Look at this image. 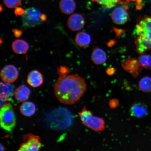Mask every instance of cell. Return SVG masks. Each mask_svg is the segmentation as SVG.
Here are the masks:
<instances>
[{
    "label": "cell",
    "mask_w": 151,
    "mask_h": 151,
    "mask_svg": "<svg viewBox=\"0 0 151 151\" xmlns=\"http://www.w3.org/2000/svg\"><path fill=\"white\" fill-rule=\"evenodd\" d=\"M115 70L114 68H109L107 69V74L109 76H112L114 74Z\"/></svg>",
    "instance_id": "cell-29"
},
{
    "label": "cell",
    "mask_w": 151,
    "mask_h": 151,
    "mask_svg": "<svg viewBox=\"0 0 151 151\" xmlns=\"http://www.w3.org/2000/svg\"><path fill=\"white\" fill-rule=\"evenodd\" d=\"M3 5H1V12L2 11H3Z\"/></svg>",
    "instance_id": "cell-33"
},
{
    "label": "cell",
    "mask_w": 151,
    "mask_h": 151,
    "mask_svg": "<svg viewBox=\"0 0 151 151\" xmlns=\"http://www.w3.org/2000/svg\"><path fill=\"white\" fill-rule=\"evenodd\" d=\"M122 65L125 70L136 78L140 74L143 68L139 64L138 60L135 58H129L124 60Z\"/></svg>",
    "instance_id": "cell-7"
},
{
    "label": "cell",
    "mask_w": 151,
    "mask_h": 151,
    "mask_svg": "<svg viewBox=\"0 0 151 151\" xmlns=\"http://www.w3.org/2000/svg\"><path fill=\"white\" fill-rule=\"evenodd\" d=\"M41 18L43 22H46L47 20V17L45 14H42Z\"/></svg>",
    "instance_id": "cell-30"
},
{
    "label": "cell",
    "mask_w": 151,
    "mask_h": 151,
    "mask_svg": "<svg viewBox=\"0 0 151 151\" xmlns=\"http://www.w3.org/2000/svg\"><path fill=\"white\" fill-rule=\"evenodd\" d=\"M23 143L20 145L19 151H37L42 147L40 137L29 133L24 134L22 137Z\"/></svg>",
    "instance_id": "cell-6"
},
{
    "label": "cell",
    "mask_w": 151,
    "mask_h": 151,
    "mask_svg": "<svg viewBox=\"0 0 151 151\" xmlns=\"http://www.w3.org/2000/svg\"><path fill=\"white\" fill-rule=\"evenodd\" d=\"M42 14L39 9L35 7H30L26 9L22 16L24 27L32 28L41 24L43 22L41 18Z\"/></svg>",
    "instance_id": "cell-5"
},
{
    "label": "cell",
    "mask_w": 151,
    "mask_h": 151,
    "mask_svg": "<svg viewBox=\"0 0 151 151\" xmlns=\"http://www.w3.org/2000/svg\"><path fill=\"white\" fill-rule=\"evenodd\" d=\"M86 89V81L78 75H63L55 84L54 93L60 102L71 105L80 100Z\"/></svg>",
    "instance_id": "cell-1"
},
{
    "label": "cell",
    "mask_w": 151,
    "mask_h": 151,
    "mask_svg": "<svg viewBox=\"0 0 151 151\" xmlns=\"http://www.w3.org/2000/svg\"><path fill=\"white\" fill-rule=\"evenodd\" d=\"M16 124V118L12 105L10 103L1 106L0 110V124L3 129L11 132Z\"/></svg>",
    "instance_id": "cell-4"
},
{
    "label": "cell",
    "mask_w": 151,
    "mask_h": 151,
    "mask_svg": "<svg viewBox=\"0 0 151 151\" xmlns=\"http://www.w3.org/2000/svg\"><path fill=\"white\" fill-rule=\"evenodd\" d=\"M12 47L15 53L18 54H26L29 48V45L26 41L19 39L12 43Z\"/></svg>",
    "instance_id": "cell-16"
},
{
    "label": "cell",
    "mask_w": 151,
    "mask_h": 151,
    "mask_svg": "<svg viewBox=\"0 0 151 151\" xmlns=\"http://www.w3.org/2000/svg\"><path fill=\"white\" fill-rule=\"evenodd\" d=\"M91 38L89 34L85 32H80L76 36L75 42L77 46L83 47L88 46L91 42Z\"/></svg>",
    "instance_id": "cell-18"
},
{
    "label": "cell",
    "mask_w": 151,
    "mask_h": 151,
    "mask_svg": "<svg viewBox=\"0 0 151 151\" xmlns=\"http://www.w3.org/2000/svg\"><path fill=\"white\" fill-rule=\"evenodd\" d=\"M14 93V87L10 83L4 82L1 83V102L9 101Z\"/></svg>",
    "instance_id": "cell-11"
},
{
    "label": "cell",
    "mask_w": 151,
    "mask_h": 151,
    "mask_svg": "<svg viewBox=\"0 0 151 151\" xmlns=\"http://www.w3.org/2000/svg\"><path fill=\"white\" fill-rule=\"evenodd\" d=\"M43 82V75L38 71L34 70L30 72L28 75V83L33 87L37 88L40 86Z\"/></svg>",
    "instance_id": "cell-13"
},
{
    "label": "cell",
    "mask_w": 151,
    "mask_h": 151,
    "mask_svg": "<svg viewBox=\"0 0 151 151\" xmlns=\"http://www.w3.org/2000/svg\"><path fill=\"white\" fill-rule=\"evenodd\" d=\"M19 73L15 66L7 65L3 68L1 72V77L4 82L12 83L18 79Z\"/></svg>",
    "instance_id": "cell-8"
},
{
    "label": "cell",
    "mask_w": 151,
    "mask_h": 151,
    "mask_svg": "<svg viewBox=\"0 0 151 151\" xmlns=\"http://www.w3.org/2000/svg\"><path fill=\"white\" fill-rule=\"evenodd\" d=\"M106 60L107 55L105 51L99 47H94L91 55L92 62L96 65H100L105 63Z\"/></svg>",
    "instance_id": "cell-14"
},
{
    "label": "cell",
    "mask_w": 151,
    "mask_h": 151,
    "mask_svg": "<svg viewBox=\"0 0 151 151\" xmlns=\"http://www.w3.org/2000/svg\"><path fill=\"white\" fill-rule=\"evenodd\" d=\"M4 3L9 8H16L21 3L22 0H3Z\"/></svg>",
    "instance_id": "cell-23"
},
{
    "label": "cell",
    "mask_w": 151,
    "mask_h": 151,
    "mask_svg": "<svg viewBox=\"0 0 151 151\" xmlns=\"http://www.w3.org/2000/svg\"><path fill=\"white\" fill-rule=\"evenodd\" d=\"M31 91L27 86L22 85L19 87L14 91V96L17 101L23 102L29 97Z\"/></svg>",
    "instance_id": "cell-15"
},
{
    "label": "cell",
    "mask_w": 151,
    "mask_h": 151,
    "mask_svg": "<svg viewBox=\"0 0 151 151\" xmlns=\"http://www.w3.org/2000/svg\"><path fill=\"white\" fill-rule=\"evenodd\" d=\"M127 9L124 6L119 7L115 9L111 14L113 22L118 24H123L128 21V14Z\"/></svg>",
    "instance_id": "cell-10"
},
{
    "label": "cell",
    "mask_w": 151,
    "mask_h": 151,
    "mask_svg": "<svg viewBox=\"0 0 151 151\" xmlns=\"http://www.w3.org/2000/svg\"><path fill=\"white\" fill-rule=\"evenodd\" d=\"M129 1H136L137 0H128Z\"/></svg>",
    "instance_id": "cell-34"
},
{
    "label": "cell",
    "mask_w": 151,
    "mask_h": 151,
    "mask_svg": "<svg viewBox=\"0 0 151 151\" xmlns=\"http://www.w3.org/2000/svg\"><path fill=\"white\" fill-rule=\"evenodd\" d=\"M119 101L117 99H111L109 101V106L112 109H114L118 106L119 105Z\"/></svg>",
    "instance_id": "cell-25"
},
{
    "label": "cell",
    "mask_w": 151,
    "mask_h": 151,
    "mask_svg": "<svg viewBox=\"0 0 151 151\" xmlns=\"http://www.w3.org/2000/svg\"><path fill=\"white\" fill-rule=\"evenodd\" d=\"M114 43L115 41L112 40L109 41V43L108 45L109 47L112 46L114 44Z\"/></svg>",
    "instance_id": "cell-31"
},
{
    "label": "cell",
    "mask_w": 151,
    "mask_h": 151,
    "mask_svg": "<svg viewBox=\"0 0 151 151\" xmlns=\"http://www.w3.org/2000/svg\"><path fill=\"white\" fill-rule=\"evenodd\" d=\"M59 8L63 14H72L76 8V4L74 0H61L59 3Z\"/></svg>",
    "instance_id": "cell-17"
},
{
    "label": "cell",
    "mask_w": 151,
    "mask_h": 151,
    "mask_svg": "<svg viewBox=\"0 0 151 151\" xmlns=\"http://www.w3.org/2000/svg\"><path fill=\"white\" fill-rule=\"evenodd\" d=\"M137 59L143 68L147 70L151 69V55H141Z\"/></svg>",
    "instance_id": "cell-22"
},
{
    "label": "cell",
    "mask_w": 151,
    "mask_h": 151,
    "mask_svg": "<svg viewBox=\"0 0 151 151\" xmlns=\"http://www.w3.org/2000/svg\"><path fill=\"white\" fill-rule=\"evenodd\" d=\"M78 114L82 124L90 129L95 132L102 131L105 129V122L103 119L94 116L86 107H83Z\"/></svg>",
    "instance_id": "cell-3"
},
{
    "label": "cell",
    "mask_w": 151,
    "mask_h": 151,
    "mask_svg": "<svg viewBox=\"0 0 151 151\" xmlns=\"http://www.w3.org/2000/svg\"><path fill=\"white\" fill-rule=\"evenodd\" d=\"M25 12L23 9L20 7H17L14 10V14L17 16H22Z\"/></svg>",
    "instance_id": "cell-26"
},
{
    "label": "cell",
    "mask_w": 151,
    "mask_h": 151,
    "mask_svg": "<svg viewBox=\"0 0 151 151\" xmlns=\"http://www.w3.org/2000/svg\"><path fill=\"white\" fill-rule=\"evenodd\" d=\"M148 108L145 104L136 102L132 104L130 109L131 116L137 118H143L148 114Z\"/></svg>",
    "instance_id": "cell-12"
},
{
    "label": "cell",
    "mask_w": 151,
    "mask_h": 151,
    "mask_svg": "<svg viewBox=\"0 0 151 151\" xmlns=\"http://www.w3.org/2000/svg\"><path fill=\"white\" fill-rule=\"evenodd\" d=\"M139 89L145 93L151 92V77L146 76L142 78L139 82Z\"/></svg>",
    "instance_id": "cell-20"
},
{
    "label": "cell",
    "mask_w": 151,
    "mask_h": 151,
    "mask_svg": "<svg viewBox=\"0 0 151 151\" xmlns=\"http://www.w3.org/2000/svg\"><path fill=\"white\" fill-rule=\"evenodd\" d=\"M71 70L69 67L65 65H62L57 69V73L60 76L66 75L70 73Z\"/></svg>",
    "instance_id": "cell-24"
},
{
    "label": "cell",
    "mask_w": 151,
    "mask_h": 151,
    "mask_svg": "<svg viewBox=\"0 0 151 151\" xmlns=\"http://www.w3.org/2000/svg\"><path fill=\"white\" fill-rule=\"evenodd\" d=\"M136 4V9L137 10H140L142 9L143 5L142 4V0H137Z\"/></svg>",
    "instance_id": "cell-28"
},
{
    "label": "cell",
    "mask_w": 151,
    "mask_h": 151,
    "mask_svg": "<svg viewBox=\"0 0 151 151\" xmlns=\"http://www.w3.org/2000/svg\"><path fill=\"white\" fill-rule=\"evenodd\" d=\"M133 34L136 37L135 44L138 52L143 54L151 50V16L138 18Z\"/></svg>",
    "instance_id": "cell-2"
},
{
    "label": "cell",
    "mask_w": 151,
    "mask_h": 151,
    "mask_svg": "<svg viewBox=\"0 0 151 151\" xmlns=\"http://www.w3.org/2000/svg\"><path fill=\"white\" fill-rule=\"evenodd\" d=\"M1 151H4V147L2 145L1 143Z\"/></svg>",
    "instance_id": "cell-32"
},
{
    "label": "cell",
    "mask_w": 151,
    "mask_h": 151,
    "mask_svg": "<svg viewBox=\"0 0 151 151\" xmlns=\"http://www.w3.org/2000/svg\"><path fill=\"white\" fill-rule=\"evenodd\" d=\"M14 33V36L17 38L20 37L23 33V30L22 29H13L12 30Z\"/></svg>",
    "instance_id": "cell-27"
},
{
    "label": "cell",
    "mask_w": 151,
    "mask_h": 151,
    "mask_svg": "<svg viewBox=\"0 0 151 151\" xmlns=\"http://www.w3.org/2000/svg\"><path fill=\"white\" fill-rule=\"evenodd\" d=\"M67 25L68 27L71 31H80L83 28L85 25V21L83 17L78 14L71 15L68 19Z\"/></svg>",
    "instance_id": "cell-9"
},
{
    "label": "cell",
    "mask_w": 151,
    "mask_h": 151,
    "mask_svg": "<svg viewBox=\"0 0 151 151\" xmlns=\"http://www.w3.org/2000/svg\"><path fill=\"white\" fill-rule=\"evenodd\" d=\"M20 111L24 116L30 117L32 116L35 112V105L32 102L25 101L19 107Z\"/></svg>",
    "instance_id": "cell-19"
},
{
    "label": "cell",
    "mask_w": 151,
    "mask_h": 151,
    "mask_svg": "<svg viewBox=\"0 0 151 151\" xmlns=\"http://www.w3.org/2000/svg\"><path fill=\"white\" fill-rule=\"evenodd\" d=\"M91 1L99 4L100 5L105 6L109 8L114 6L116 4H124L129 2L128 0H91Z\"/></svg>",
    "instance_id": "cell-21"
}]
</instances>
